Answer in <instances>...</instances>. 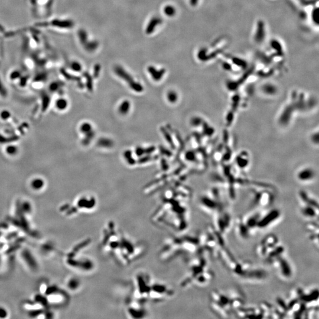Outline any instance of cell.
Masks as SVG:
<instances>
[{
    "mask_svg": "<svg viewBox=\"0 0 319 319\" xmlns=\"http://www.w3.org/2000/svg\"><path fill=\"white\" fill-rule=\"evenodd\" d=\"M99 248L103 255L124 267L139 260L147 250L146 245L125 234L113 220L106 222L103 226Z\"/></svg>",
    "mask_w": 319,
    "mask_h": 319,
    "instance_id": "1",
    "label": "cell"
},
{
    "mask_svg": "<svg viewBox=\"0 0 319 319\" xmlns=\"http://www.w3.org/2000/svg\"><path fill=\"white\" fill-rule=\"evenodd\" d=\"M187 195L171 193L164 196L150 217L152 224L158 227L181 234L189 226Z\"/></svg>",
    "mask_w": 319,
    "mask_h": 319,
    "instance_id": "2",
    "label": "cell"
},
{
    "mask_svg": "<svg viewBox=\"0 0 319 319\" xmlns=\"http://www.w3.org/2000/svg\"><path fill=\"white\" fill-rule=\"evenodd\" d=\"M200 249L199 236L173 235L164 241L158 257L161 262L169 263L180 257L196 254Z\"/></svg>",
    "mask_w": 319,
    "mask_h": 319,
    "instance_id": "3",
    "label": "cell"
},
{
    "mask_svg": "<svg viewBox=\"0 0 319 319\" xmlns=\"http://www.w3.org/2000/svg\"><path fill=\"white\" fill-rule=\"evenodd\" d=\"M125 314L127 317L132 319L143 318L148 314L147 304L142 303L137 300L129 296L125 302Z\"/></svg>",
    "mask_w": 319,
    "mask_h": 319,
    "instance_id": "4",
    "label": "cell"
},
{
    "mask_svg": "<svg viewBox=\"0 0 319 319\" xmlns=\"http://www.w3.org/2000/svg\"><path fill=\"white\" fill-rule=\"evenodd\" d=\"M214 227L222 234L224 235L230 228L232 218L229 213L224 210L219 209L214 214Z\"/></svg>",
    "mask_w": 319,
    "mask_h": 319,
    "instance_id": "5",
    "label": "cell"
},
{
    "mask_svg": "<svg viewBox=\"0 0 319 319\" xmlns=\"http://www.w3.org/2000/svg\"><path fill=\"white\" fill-rule=\"evenodd\" d=\"M283 278L288 279L292 276V268L288 261L283 255L277 258L271 263Z\"/></svg>",
    "mask_w": 319,
    "mask_h": 319,
    "instance_id": "6",
    "label": "cell"
},
{
    "mask_svg": "<svg viewBox=\"0 0 319 319\" xmlns=\"http://www.w3.org/2000/svg\"><path fill=\"white\" fill-rule=\"evenodd\" d=\"M98 206V201L93 196H85L79 199L77 203V206L70 211L69 214H72L78 212V208L85 209L88 212H93Z\"/></svg>",
    "mask_w": 319,
    "mask_h": 319,
    "instance_id": "7",
    "label": "cell"
},
{
    "mask_svg": "<svg viewBox=\"0 0 319 319\" xmlns=\"http://www.w3.org/2000/svg\"><path fill=\"white\" fill-rule=\"evenodd\" d=\"M218 258L228 269L232 273L234 271L238 262L226 247L219 249Z\"/></svg>",
    "mask_w": 319,
    "mask_h": 319,
    "instance_id": "8",
    "label": "cell"
},
{
    "mask_svg": "<svg viewBox=\"0 0 319 319\" xmlns=\"http://www.w3.org/2000/svg\"><path fill=\"white\" fill-rule=\"evenodd\" d=\"M200 205L207 214H214L219 209H224L221 203L210 196H203L200 199Z\"/></svg>",
    "mask_w": 319,
    "mask_h": 319,
    "instance_id": "9",
    "label": "cell"
},
{
    "mask_svg": "<svg viewBox=\"0 0 319 319\" xmlns=\"http://www.w3.org/2000/svg\"><path fill=\"white\" fill-rule=\"evenodd\" d=\"M281 215V213L278 209H273L264 216L260 218L257 224V228L264 229L274 223Z\"/></svg>",
    "mask_w": 319,
    "mask_h": 319,
    "instance_id": "10",
    "label": "cell"
},
{
    "mask_svg": "<svg viewBox=\"0 0 319 319\" xmlns=\"http://www.w3.org/2000/svg\"><path fill=\"white\" fill-rule=\"evenodd\" d=\"M235 228L238 235L242 239H246L249 236V230L246 226L244 218L240 216H237L235 219Z\"/></svg>",
    "mask_w": 319,
    "mask_h": 319,
    "instance_id": "11",
    "label": "cell"
},
{
    "mask_svg": "<svg viewBox=\"0 0 319 319\" xmlns=\"http://www.w3.org/2000/svg\"><path fill=\"white\" fill-rule=\"evenodd\" d=\"M267 274L263 269L255 268L254 267L245 274L243 278L249 281H262L267 277Z\"/></svg>",
    "mask_w": 319,
    "mask_h": 319,
    "instance_id": "12",
    "label": "cell"
},
{
    "mask_svg": "<svg viewBox=\"0 0 319 319\" xmlns=\"http://www.w3.org/2000/svg\"><path fill=\"white\" fill-rule=\"evenodd\" d=\"M214 276L215 275L214 273L211 271L210 270L207 269L196 278L194 282H193V285H205L210 283L214 278Z\"/></svg>",
    "mask_w": 319,
    "mask_h": 319,
    "instance_id": "13",
    "label": "cell"
},
{
    "mask_svg": "<svg viewBox=\"0 0 319 319\" xmlns=\"http://www.w3.org/2000/svg\"><path fill=\"white\" fill-rule=\"evenodd\" d=\"M210 308L211 310L216 316L221 318H229L230 316V313L221 304L213 300L210 302Z\"/></svg>",
    "mask_w": 319,
    "mask_h": 319,
    "instance_id": "14",
    "label": "cell"
},
{
    "mask_svg": "<svg viewBox=\"0 0 319 319\" xmlns=\"http://www.w3.org/2000/svg\"><path fill=\"white\" fill-rule=\"evenodd\" d=\"M284 250V247L283 245H279L278 244L273 249L269 250L265 257L267 263L271 264L273 261L277 258L283 255Z\"/></svg>",
    "mask_w": 319,
    "mask_h": 319,
    "instance_id": "15",
    "label": "cell"
},
{
    "mask_svg": "<svg viewBox=\"0 0 319 319\" xmlns=\"http://www.w3.org/2000/svg\"><path fill=\"white\" fill-rule=\"evenodd\" d=\"M267 248L268 252L278 244V239L274 234H269L265 236L261 241Z\"/></svg>",
    "mask_w": 319,
    "mask_h": 319,
    "instance_id": "16",
    "label": "cell"
},
{
    "mask_svg": "<svg viewBox=\"0 0 319 319\" xmlns=\"http://www.w3.org/2000/svg\"><path fill=\"white\" fill-rule=\"evenodd\" d=\"M302 214L307 218H318V209L308 205H305L302 208Z\"/></svg>",
    "mask_w": 319,
    "mask_h": 319,
    "instance_id": "17",
    "label": "cell"
},
{
    "mask_svg": "<svg viewBox=\"0 0 319 319\" xmlns=\"http://www.w3.org/2000/svg\"><path fill=\"white\" fill-rule=\"evenodd\" d=\"M260 218L261 215L259 213H255L250 215L245 219H244L245 224L249 230L257 228V224Z\"/></svg>",
    "mask_w": 319,
    "mask_h": 319,
    "instance_id": "18",
    "label": "cell"
},
{
    "mask_svg": "<svg viewBox=\"0 0 319 319\" xmlns=\"http://www.w3.org/2000/svg\"><path fill=\"white\" fill-rule=\"evenodd\" d=\"M275 302L277 304V307H275V308L279 313V314L281 315L282 317L284 318L285 316H287V313L288 311V307H287V302L281 297H279L276 298Z\"/></svg>",
    "mask_w": 319,
    "mask_h": 319,
    "instance_id": "19",
    "label": "cell"
},
{
    "mask_svg": "<svg viewBox=\"0 0 319 319\" xmlns=\"http://www.w3.org/2000/svg\"><path fill=\"white\" fill-rule=\"evenodd\" d=\"M314 176V172L310 169H306L300 171L298 175V178L301 181H309L313 179Z\"/></svg>",
    "mask_w": 319,
    "mask_h": 319,
    "instance_id": "20",
    "label": "cell"
},
{
    "mask_svg": "<svg viewBox=\"0 0 319 319\" xmlns=\"http://www.w3.org/2000/svg\"><path fill=\"white\" fill-rule=\"evenodd\" d=\"M263 313V318H271L274 307L268 302H263L259 306Z\"/></svg>",
    "mask_w": 319,
    "mask_h": 319,
    "instance_id": "21",
    "label": "cell"
},
{
    "mask_svg": "<svg viewBox=\"0 0 319 319\" xmlns=\"http://www.w3.org/2000/svg\"><path fill=\"white\" fill-rule=\"evenodd\" d=\"M148 72L150 73L152 79L156 81H160L164 74V70L162 69L161 71H157L155 67H149Z\"/></svg>",
    "mask_w": 319,
    "mask_h": 319,
    "instance_id": "22",
    "label": "cell"
},
{
    "mask_svg": "<svg viewBox=\"0 0 319 319\" xmlns=\"http://www.w3.org/2000/svg\"><path fill=\"white\" fill-rule=\"evenodd\" d=\"M162 22V20L160 18L158 17H154L152 18V20L150 21V23L148 25V27L147 28V30H146V32L148 34H150L151 33H152L154 30V29L156 27L157 25H159L160 24H161Z\"/></svg>",
    "mask_w": 319,
    "mask_h": 319,
    "instance_id": "23",
    "label": "cell"
},
{
    "mask_svg": "<svg viewBox=\"0 0 319 319\" xmlns=\"http://www.w3.org/2000/svg\"><path fill=\"white\" fill-rule=\"evenodd\" d=\"M255 253L259 257L265 258L267 254L268 250L267 247L260 242L255 248Z\"/></svg>",
    "mask_w": 319,
    "mask_h": 319,
    "instance_id": "24",
    "label": "cell"
},
{
    "mask_svg": "<svg viewBox=\"0 0 319 319\" xmlns=\"http://www.w3.org/2000/svg\"><path fill=\"white\" fill-rule=\"evenodd\" d=\"M306 229L308 232L309 234H318V223L315 222H310L306 224L305 225Z\"/></svg>",
    "mask_w": 319,
    "mask_h": 319,
    "instance_id": "25",
    "label": "cell"
},
{
    "mask_svg": "<svg viewBox=\"0 0 319 319\" xmlns=\"http://www.w3.org/2000/svg\"><path fill=\"white\" fill-rule=\"evenodd\" d=\"M130 106H131L130 103L129 102V101H122V102L120 103L119 106V108H118L119 112L122 115L127 114L129 112Z\"/></svg>",
    "mask_w": 319,
    "mask_h": 319,
    "instance_id": "26",
    "label": "cell"
},
{
    "mask_svg": "<svg viewBox=\"0 0 319 319\" xmlns=\"http://www.w3.org/2000/svg\"><path fill=\"white\" fill-rule=\"evenodd\" d=\"M167 98L170 102L174 103V102H176L177 101V98H178V96H177V93L175 91H170L167 93Z\"/></svg>",
    "mask_w": 319,
    "mask_h": 319,
    "instance_id": "27",
    "label": "cell"
},
{
    "mask_svg": "<svg viewBox=\"0 0 319 319\" xmlns=\"http://www.w3.org/2000/svg\"><path fill=\"white\" fill-rule=\"evenodd\" d=\"M164 13L168 16H173L176 13V9L171 5H167L164 9Z\"/></svg>",
    "mask_w": 319,
    "mask_h": 319,
    "instance_id": "28",
    "label": "cell"
},
{
    "mask_svg": "<svg viewBox=\"0 0 319 319\" xmlns=\"http://www.w3.org/2000/svg\"><path fill=\"white\" fill-rule=\"evenodd\" d=\"M92 128L91 125L89 124V123H86L82 125L81 130L82 132L86 134V133H89L91 131H92Z\"/></svg>",
    "mask_w": 319,
    "mask_h": 319,
    "instance_id": "29",
    "label": "cell"
},
{
    "mask_svg": "<svg viewBox=\"0 0 319 319\" xmlns=\"http://www.w3.org/2000/svg\"><path fill=\"white\" fill-rule=\"evenodd\" d=\"M79 285V283L77 279H72L71 281L69 283V287H71V288L72 289H76L78 287Z\"/></svg>",
    "mask_w": 319,
    "mask_h": 319,
    "instance_id": "30",
    "label": "cell"
},
{
    "mask_svg": "<svg viewBox=\"0 0 319 319\" xmlns=\"http://www.w3.org/2000/svg\"><path fill=\"white\" fill-rule=\"evenodd\" d=\"M42 183L41 181H35L33 183V186L35 188H39V187H40V185H42Z\"/></svg>",
    "mask_w": 319,
    "mask_h": 319,
    "instance_id": "31",
    "label": "cell"
},
{
    "mask_svg": "<svg viewBox=\"0 0 319 319\" xmlns=\"http://www.w3.org/2000/svg\"><path fill=\"white\" fill-rule=\"evenodd\" d=\"M1 314H3V316L4 317L5 315V312L4 310H2V309H0V316H1Z\"/></svg>",
    "mask_w": 319,
    "mask_h": 319,
    "instance_id": "32",
    "label": "cell"
}]
</instances>
